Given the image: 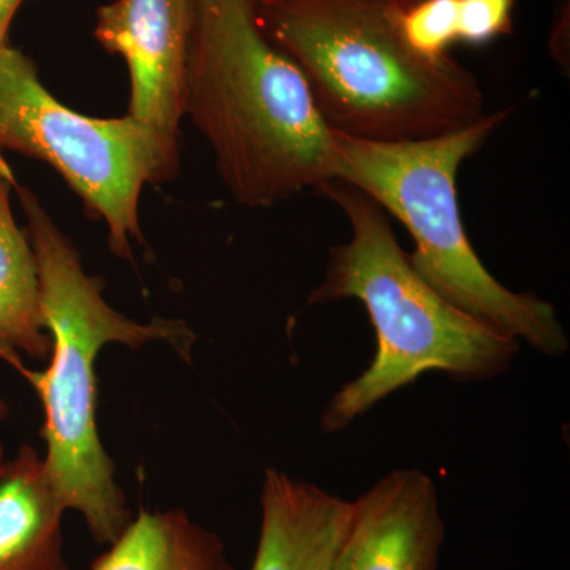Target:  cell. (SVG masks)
Wrapping results in <instances>:
<instances>
[{
  "mask_svg": "<svg viewBox=\"0 0 570 570\" xmlns=\"http://www.w3.org/2000/svg\"><path fill=\"white\" fill-rule=\"evenodd\" d=\"M24 232L39 265L41 316L51 337L50 366L32 371L20 352L0 344V360L13 366L40 397L45 471L66 510L80 513L99 546H111L134 513L97 428L96 360L108 344L140 348L163 343L193 362L195 333L183 318L148 322L119 313L104 298V283L89 276L81 254L31 187L14 179Z\"/></svg>",
  "mask_w": 570,
  "mask_h": 570,
  "instance_id": "1",
  "label": "cell"
},
{
  "mask_svg": "<svg viewBox=\"0 0 570 570\" xmlns=\"http://www.w3.org/2000/svg\"><path fill=\"white\" fill-rule=\"evenodd\" d=\"M186 116L236 204L269 208L333 179L335 130L258 28L254 0H195Z\"/></svg>",
  "mask_w": 570,
  "mask_h": 570,
  "instance_id": "2",
  "label": "cell"
},
{
  "mask_svg": "<svg viewBox=\"0 0 570 570\" xmlns=\"http://www.w3.org/2000/svg\"><path fill=\"white\" fill-rule=\"evenodd\" d=\"M414 0H254L266 39L303 71L335 132L355 140H428L485 112L478 77L452 56L428 59L401 33Z\"/></svg>",
  "mask_w": 570,
  "mask_h": 570,
  "instance_id": "3",
  "label": "cell"
},
{
  "mask_svg": "<svg viewBox=\"0 0 570 570\" xmlns=\"http://www.w3.org/2000/svg\"><path fill=\"white\" fill-rule=\"evenodd\" d=\"M351 224V239L333 247L309 305L358 299L376 332L370 366L330 397L324 433H341L423 374L441 373L472 384L508 373L520 343L439 295L419 275L382 206L351 184L317 187Z\"/></svg>",
  "mask_w": 570,
  "mask_h": 570,
  "instance_id": "4",
  "label": "cell"
},
{
  "mask_svg": "<svg viewBox=\"0 0 570 570\" xmlns=\"http://www.w3.org/2000/svg\"><path fill=\"white\" fill-rule=\"evenodd\" d=\"M508 115L491 112L464 129L419 141H363L335 132L333 179L362 190L406 227L415 243L409 258L439 295L542 355L562 356L569 340L554 306L499 283L480 261L461 219V164Z\"/></svg>",
  "mask_w": 570,
  "mask_h": 570,
  "instance_id": "5",
  "label": "cell"
},
{
  "mask_svg": "<svg viewBox=\"0 0 570 570\" xmlns=\"http://www.w3.org/2000/svg\"><path fill=\"white\" fill-rule=\"evenodd\" d=\"M181 137L122 118H92L63 105L40 80L36 63L18 48L0 52V153L50 165L102 220L108 246L134 261L142 245L140 200L146 186L174 179Z\"/></svg>",
  "mask_w": 570,
  "mask_h": 570,
  "instance_id": "6",
  "label": "cell"
},
{
  "mask_svg": "<svg viewBox=\"0 0 570 570\" xmlns=\"http://www.w3.org/2000/svg\"><path fill=\"white\" fill-rule=\"evenodd\" d=\"M195 0H111L99 7L94 37L129 70L127 116L181 137Z\"/></svg>",
  "mask_w": 570,
  "mask_h": 570,
  "instance_id": "7",
  "label": "cell"
},
{
  "mask_svg": "<svg viewBox=\"0 0 570 570\" xmlns=\"http://www.w3.org/2000/svg\"><path fill=\"white\" fill-rule=\"evenodd\" d=\"M444 540L434 480L395 469L352 501L333 570H438Z\"/></svg>",
  "mask_w": 570,
  "mask_h": 570,
  "instance_id": "8",
  "label": "cell"
},
{
  "mask_svg": "<svg viewBox=\"0 0 570 570\" xmlns=\"http://www.w3.org/2000/svg\"><path fill=\"white\" fill-rule=\"evenodd\" d=\"M352 501L279 469L265 471L250 570H333Z\"/></svg>",
  "mask_w": 570,
  "mask_h": 570,
  "instance_id": "9",
  "label": "cell"
},
{
  "mask_svg": "<svg viewBox=\"0 0 570 570\" xmlns=\"http://www.w3.org/2000/svg\"><path fill=\"white\" fill-rule=\"evenodd\" d=\"M66 512L43 456L21 445L0 469V570H73L63 554Z\"/></svg>",
  "mask_w": 570,
  "mask_h": 570,
  "instance_id": "10",
  "label": "cell"
},
{
  "mask_svg": "<svg viewBox=\"0 0 570 570\" xmlns=\"http://www.w3.org/2000/svg\"><path fill=\"white\" fill-rule=\"evenodd\" d=\"M91 570H236L223 538L184 509H138Z\"/></svg>",
  "mask_w": 570,
  "mask_h": 570,
  "instance_id": "11",
  "label": "cell"
},
{
  "mask_svg": "<svg viewBox=\"0 0 570 570\" xmlns=\"http://www.w3.org/2000/svg\"><path fill=\"white\" fill-rule=\"evenodd\" d=\"M14 179L0 153V344L33 360H47L51 337L41 316L39 265L11 209Z\"/></svg>",
  "mask_w": 570,
  "mask_h": 570,
  "instance_id": "12",
  "label": "cell"
},
{
  "mask_svg": "<svg viewBox=\"0 0 570 570\" xmlns=\"http://www.w3.org/2000/svg\"><path fill=\"white\" fill-rule=\"evenodd\" d=\"M401 33L420 56L445 58L459 41V0H414L401 17Z\"/></svg>",
  "mask_w": 570,
  "mask_h": 570,
  "instance_id": "13",
  "label": "cell"
},
{
  "mask_svg": "<svg viewBox=\"0 0 570 570\" xmlns=\"http://www.w3.org/2000/svg\"><path fill=\"white\" fill-rule=\"evenodd\" d=\"M515 0H459V41L487 45L513 29Z\"/></svg>",
  "mask_w": 570,
  "mask_h": 570,
  "instance_id": "14",
  "label": "cell"
},
{
  "mask_svg": "<svg viewBox=\"0 0 570 570\" xmlns=\"http://www.w3.org/2000/svg\"><path fill=\"white\" fill-rule=\"evenodd\" d=\"M26 2H29V0H0V52L9 47L11 24H13L14 17Z\"/></svg>",
  "mask_w": 570,
  "mask_h": 570,
  "instance_id": "15",
  "label": "cell"
},
{
  "mask_svg": "<svg viewBox=\"0 0 570 570\" xmlns=\"http://www.w3.org/2000/svg\"><path fill=\"white\" fill-rule=\"evenodd\" d=\"M9 403H7V401L3 400V397H0V420H6L7 417H9Z\"/></svg>",
  "mask_w": 570,
  "mask_h": 570,
  "instance_id": "16",
  "label": "cell"
},
{
  "mask_svg": "<svg viewBox=\"0 0 570 570\" xmlns=\"http://www.w3.org/2000/svg\"><path fill=\"white\" fill-rule=\"evenodd\" d=\"M6 450H3V444L0 442V469H2L3 463H6Z\"/></svg>",
  "mask_w": 570,
  "mask_h": 570,
  "instance_id": "17",
  "label": "cell"
}]
</instances>
